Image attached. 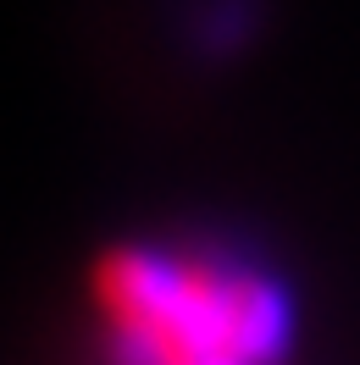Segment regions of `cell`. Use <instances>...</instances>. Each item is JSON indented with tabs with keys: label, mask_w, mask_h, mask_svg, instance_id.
Listing matches in <instances>:
<instances>
[{
	"label": "cell",
	"mask_w": 360,
	"mask_h": 365,
	"mask_svg": "<svg viewBox=\"0 0 360 365\" xmlns=\"http://www.w3.org/2000/svg\"><path fill=\"white\" fill-rule=\"evenodd\" d=\"M111 365H277L289 299L255 260L205 244H134L94 272Z\"/></svg>",
	"instance_id": "obj_1"
}]
</instances>
